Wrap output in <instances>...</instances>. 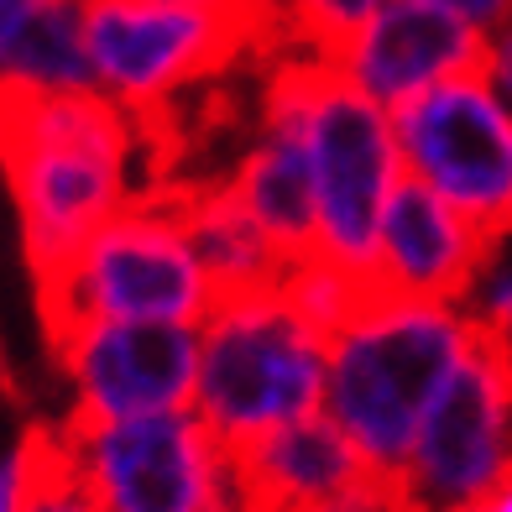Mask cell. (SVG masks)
Here are the masks:
<instances>
[{
  "label": "cell",
  "mask_w": 512,
  "mask_h": 512,
  "mask_svg": "<svg viewBox=\"0 0 512 512\" xmlns=\"http://www.w3.org/2000/svg\"><path fill=\"white\" fill-rule=\"evenodd\" d=\"M512 471V356L481 330L418 429L403 492L418 512H465Z\"/></svg>",
  "instance_id": "cell-9"
},
{
  "label": "cell",
  "mask_w": 512,
  "mask_h": 512,
  "mask_svg": "<svg viewBox=\"0 0 512 512\" xmlns=\"http://www.w3.org/2000/svg\"><path fill=\"white\" fill-rule=\"evenodd\" d=\"M486 53H492L486 32L465 27V21L434 11V6H418V0H387L324 63L340 79H351L371 105H382L392 115L450 79H476V74L486 79Z\"/></svg>",
  "instance_id": "cell-11"
},
{
  "label": "cell",
  "mask_w": 512,
  "mask_h": 512,
  "mask_svg": "<svg viewBox=\"0 0 512 512\" xmlns=\"http://www.w3.org/2000/svg\"><path fill=\"white\" fill-rule=\"evenodd\" d=\"M465 512H481V507H465Z\"/></svg>",
  "instance_id": "cell-27"
},
{
  "label": "cell",
  "mask_w": 512,
  "mask_h": 512,
  "mask_svg": "<svg viewBox=\"0 0 512 512\" xmlns=\"http://www.w3.org/2000/svg\"><path fill=\"white\" fill-rule=\"evenodd\" d=\"M465 314H471V324L486 340L502 345V351L512 356V267H502V262L486 267L476 293H471V304H465Z\"/></svg>",
  "instance_id": "cell-20"
},
{
  "label": "cell",
  "mask_w": 512,
  "mask_h": 512,
  "mask_svg": "<svg viewBox=\"0 0 512 512\" xmlns=\"http://www.w3.org/2000/svg\"><path fill=\"white\" fill-rule=\"evenodd\" d=\"M48 340L79 324H204L215 288L183 225L178 194L131 199L53 283H42Z\"/></svg>",
  "instance_id": "cell-5"
},
{
  "label": "cell",
  "mask_w": 512,
  "mask_h": 512,
  "mask_svg": "<svg viewBox=\"0 0 512 512\" xmlns=\"http://www.w3.org/2000/svg\"><path fill=\"white\" fill-rule=\"evenodd\" d=\"M418 6L445 11V16L465 21V27H476L486 37H497L502 27H512V0H418Z\"/></svg>",
  "instance_id": "cell-22"
},
{
  "label": "cell",
  "mask_w": 512,
  "mask_h": 512,
  "mask_svg": "<svg viewBox=\"0 0 512 512\" xmlns=\"http://www.w3.org/2000/svg\"><path fill=\"white\" fill-rule=\"evenodd\" d=\"M481 512H512V471L502 476V486H497V492L486 497V507H481Z\"/></svg>",
  "instance_id": "cell-25"
},
{
  "label": "cell",
  "mask_w": 512,
  "mask_h": 512,
  "mask_svg": "<svg viewBox=\"0 0 512 512\" xmlns=\"http://www.w3.org/2000/svg\"><path fill=\"white\" fill-rule=\"evenodd\" d=\"M131 115L110 95L0 89V168L37 288L74 262L131 204Z\"/></svg>",
  "instance_id": "cell-1"
},
{
  "label": "cell",
  "mask_w": 512,
  "mask_h": 512,
  "mask_svg": "<svg viewBox=\"0 0 512 512\" xmlns=\"http://www.w3.org/2000/svg\"><path fill=\"white\" fill-rule=\"evenodd\" d=\"M230 189L246 204V215L267 230V241L288 256V267L319 256V189L309 142L298 126V110L272 84L262 105V142L241 157Z\"/></svg>",
  "instance_id": "cell-14"
},
{
  "label": "cell",
  "mask_w": 512,
  "mask_h": 512,
  "mask_svg": "<svg viewBox=\"0 0 512 512\" xmlns=\"http://www.w3.org/2000/svg\"><path fill=\"white\" fill-rule=\"evenodd\" d=\"M272 89L298 110L319 189V256L377 288V230L403 178L398 131L324 58H298L272 74Z\"/></svg>",
  "instance_id": "cell-4"
},
{
  "label": "cell",
  "mask_w": 512,
  "mask_h": 512,
  "mask_svg": "<svg viewBox=\"0 0 512 512\" xmlns=\"http://www.w3.org/2000/svg\"><path fill=\"white\" fill-rule=\"evenodd\" d=\"M371 476L356 445L330 413L298 418L230 455V502L236 512H309Z\"/></svg>",
  "instance_id": "cell-13"
},
{
  "label": "cell",
  "mask_w": 512,
  "mask_h": 512,
  "mask_svg": "<svg viewBox=\"0 0 512 512\" xmlns=\"http://www.w3.org/2000/svg\"><path fill=\"white\" fill-rule=\"evenodd\" d=\"M309 512H418L413 497L403 492L398 476H361L351 492H340L330 502H319Z\"/></svg>",
  "instance_id": "cell-21"
},
{
  "label": "cell",
  "mask_w": 512,
  "mask_h": 512,
  "mask_svg": "<svg viewBox=\"0 0 512 512\" xmlns=\"http://www.w3.org/2000/svg\"><path fill=\"white\" fill-rule=\"evenodd\" d=\"M21 445L32 455V486H27V507L21 512H105L100 497L89 492L63 429H27Z\"/></svg>",
  "instance_id": "cell-18"
},
{
  "label": "cell",
  "mask_w": 512,
  "mask_h": 512,
  "mask_svg": "<svg viewBox=\"0 0 512 512\" xmlns=\"http://www.w3.org/2000/svg\"><path fill=\"white\" fill-rule=\"evenodd\" d=\"M293 304V314L309 324V330H319L324 340H330L345 319H351L371 293H382V288H371V283H361V277H351L345 267H335V262H324V256H309V262H298V267H288V277H283V288H277Z\"/></svg>",
  "instance_id": "cell-17"
},
{
  "label": "cell",
  "mask_w": 512,
  "mask_h": 512,
  "mask_svg": "<svg viewBox=\"0 0 512 512\" xmlns=\"http://www.w3.org/2000/svg\"><path fill=\"white\" fill-rule=\"evenodd\" d=\"M476 340V324L455 304L371 293L330 335L324 413L356 445L371 476L408 471L418 429Z\"/></svg>",
  "instance_id": "cell-2"
},
{
  "label": "cell",
  "mask_w": 512,
  "mask_h": 512,
  "mask_svg": "<svg viewBox=\"0 0 512 512\" xmlns=\"http://www.w3.org/2000/svg\"><path fill=\"white\" fill-rule=\"evenodd\" d=\"M152 6H209V11H225V6H251V0H152Z\"/></svg>",
  "instance_id": "cell-26"
},
{
  "label": "cell",
  "mask_w": 512,
  "mask_h": 512,
  "mask_svg": "<svg viewBox=\"0 0 512 512\" xmlns=\"http://www.w3.org/2000/svg\"><path fill=\"white\" fill-rule=\"evenodd\" d=\"M392 131L408 178L460 209L492 246L512 236V110L481 74L392 110Z\"/></svg>",
  "instance_id": "cell-7"
},
{
  "label": "cell",
  "mask_w": 512,
  "mask_h": 512,
  "mask_svg": "<svg viewBox=\"0 0 512 512\" xmlns=\"http://www.w3.org/2000/svg\"><path fill=\"white\" fill-rule=\"evenodd\" d=\"M178 204H183L189 241L199 251V267L209 277V288H215V304L283 288L288 256L246 215V204L236 199L230 183H215V189H199V194H178Z\"/></svg>",
  "instance_id": "cell-16"
},
{
  "label": "cell",
  "mask_w": 512,
  "mask_h": 512,
  "mask_svg": "<svg viewBox=\"0 0 512 512\" xmlns=\"http://www.w3.org/2000/svg\"><path fill=\"white\" fill-rule=\"evenodd\" d=\"M492 241L418 178H398L377 230V288L398 298L465 309L492 267Z\"/></svg>",
  "instance_id": "cell-12"
},
{
  "label": "cell",
  "mask_w": 512,
  "mask_h": 512,
  "mask_svg": "<svg viewBox=\"0 0 512 512\" xmlns=\"http://www.w3.org/2000/svg\"><path fill=\"white\" fill-rule=\"evenodd\" d=\"M0 89H100L84 48V0H0Z\"/></svg>",
  "instance_id": "cell-15"
},
{
  "label": "cell",
  "mask_w": 512,
  "mask_h": 512,
  "mask_svg": "<svg viewBox=\"0 0 512 512\" xmlns=\"http://www.w3.org/2000/svg\"><path fill=\"white\" fill-rule=\"evenodd\" d=\"M277 0L251 6H152V0H84V48L100 95L131 121L152 115L173 89L220 74L251 42L272 37Z\"/></svg>",
  "instance_id": "cell-6"
},
{
  "label": "cell",
  "mask_w": 512,
  "mask_h": 512,
  "mask_svg": "<svg viewBox=\"0 0 512 512\" xmlns=\"http://www.w3.org/2000/svg\"><path fill=\"white\" fill-rule=\"evenodd\" d=\"M74 382V424L189 413L199 387V324H79L53 340Z\"/></svg>",
  "instance_id": "cell-10"
},
{
  "label": "cell",
  "mask_w": 512,
  "mask_h": 512,
  "mask_svg": "<svg viewBox=\"0 0 512 512\" xmlns=\"http://www.w3.org/2000/svg\"><path fill=\"white\" fill-rule=\"evenodd\" d=\"M387 0H288V27L298 42H309L314 58H335Z\"/></svg>",
  "instance_id": "cell-19"
},
{
  "label": "cell",
  "mask_w": 512,
  "mask_h": 512,
  "mask_svg": "<svg viewBox=\"0 0 512 512\" xmlns=\"http://www.w3.org/2000/svg\"><path fill=\"white\" fill-rule=\"evenodd\" d=\"M324 382L330 340L309 330L283 293L230 298L199 324L194 413L225 455L324 413Z\"/></svg>",
  "instance_id": "cell-3"
},
{
  "label": "cell",
  "mask_w": 512,
  "mask_h": 512,
  "mask_svg": "<svg viewBox=\"0 0 512 512\" xmlns=\"http://www.w3.org/2000/svg\"><path fill=\"white\" fill-rule=\"evenodd\" d=\"M486 84H492V95L512 110V27H502L492 37V53H486Z\"/></svg>",
  "instance_id": "cell-24"
},
{
  "label": "cell",
  "mask_w": 512,
  "mask_h": 512,
  "mask_svg": "<svg viewBox=\"0 0 512 512\" xmlns=\"http://www.w3.org/2000/svg\"><path fill=\"white\" fill-rule=\"evenodd\" d=\"M89 492L105 512H236L230 455L199 413H157L126 424H63Z\"/></svg>",
  "instance_id": "cell-8"
},
{
  "label": "cell",
  "mask_w": 512,
  "mask_h": 512,
  "mask_svg": "<svg viewBox=\"0 0 512 512\" xmlns=\"http://www.w3.org/2000/svg\"><path fill=\"white\" fill-rule=\"evenodd\" d=\"M27 486H32V455H27V445H16L0 460V512L27 507Z\"/></svg>",
  "instance_id": "cell-23"
}]
</instances>
